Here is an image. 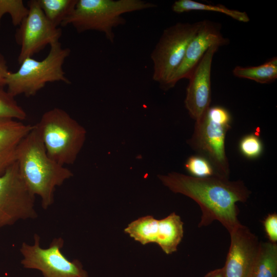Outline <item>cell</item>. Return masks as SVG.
Instances as JSON below:
<instances>
[{"mask_svg": "<svg viewBox=\"0 0 277 277\" xmlns=\"http://www.w3.org/2000/svg\"><path fill=\"white\" fill-rule=\"evenodd\" d=\"M11 118L22 121L27 118L25 110L16 102L14 97L0 86V118Z\"/></svg>", "mask_w": 277, "mask_h": 277, "instance_id": "20", "label": "cell"}, {"mask_svg": "<svg viewBox=\"0 0 277 277\" xmlns=\"http://www.w3.org/2000/svg\"><path fill=\"white\" fill-rule=\"evenodd\" d=\"M231 120L230 113L224 107H210L202 117L195 121L193 134L187 142L197 155L209 161L216 176L227 179L230 169L225 139Z\"/></svg>", "mask_w": 277, "mask_h": 277, "instance_id": "6", "label": "cell"}, {"mask_svg": "<svg viewBox=\"0 0 277 277\" xmlns=\"http://www.w3.org/2000/svg\"><path fill=\"white\" fill-rule=\"evenodd\" d=\"M33 239V245L23 242L20 248L23 267L39 270L44 277H89L80 261H70L62 252V238H54L47 248L41 247L37 234H34Z\"/></svg>", "mask_w": 277, "mask_h": 277, "instance_id": "8", "label": "cell"}, {"mask_svg": "<svg viewBox=\"0 0 277 277\" xmlns=\"http://www.w3.org/2000/svg\"><path fill=\"white\" fill-rule=\"evenodd\" d=\"M219 48L217 46L211 47L188 78L185 106L195 121L200 120L210 107L211 66L213 55Z\"/></svg>", "mask_w": 277, "mask_h": 277, "instance_id": "14", "label": "cell"}, {"mask_svg": "<svg viewBox=\"0 0 277 277\" xmlns=\"http://www.w3.org/2000/svg\"><path fill=\"white\" fill-rule=\"evenodd\" d=\"M124 231L143 245L156 243L169 254L177 250L183 238V222L174 212L161 220L147 215L131 222Z\"/></svg>", "mask_w": 277, "mask_h": 277, "instance_id": "11", "label": "cell"}, {"mask_svg": "<svg viewBox=\"0 0 277 277\" xmlns=\"http://www.w3.org/2000/svg\"><path fill=\"white\" fill-rule=\"evenodd\" d=\"M156 7L143 0H77L73 12L61 26L71 25L78 33L98 31L113 43L114 28L126 23L123 14Z\"/></svg>", "mask_w": 277, "mask_h": 277, "instance_id": "3", "label": "cell"}, {"mask_svg": "<svg viewBox=\"0 0 277 277\" xmlns=\"http://www.w3.org/2000/svg\"><path fill=\"white\" fill-rule=\"evenodd\" d=\"M158 177L172 192L198 204L202 211L199 227L217 221L229 233L241 225L236 203L246 202L251 193L243 181L217 176L196 177L174 172Z\"/></svg>", "mask_w": 277, "mask_h": 277, "instance_id": "1", "label": "cell"}, {"mask_svg": "<svg viewBox=\"0 0 277 277\" xmlns=\"http://www.w3.org/2000/svg\"><path fill=\"white\" fill-rule=\"evenodd\" d=\"M202 22H179L163 31L150 55L152 79L162 89L182 62L189 43Z\"/></svg>", "mask_w": 277, "mask_h": 277, "instance_id": "7", "label": "cell"}, {"mask_svg": "<svg viewBox=\"0 0 277 277\" xmlns=\"http://www.w3.org/2000/svg\"><path fill=\"white\" fill-rule=\"evenodd\" d=\"M264 230L269 241L276 243L277 242V214L270 213L263 221Z\"/></svg>", "mask_w": 277, "mask_h": 277, "instance_id": "24", "label": "cell"}, {"mask_svg": "<svg viewBox=\"0 0 277 277\" xmlns=\"http://www.w3.org/2000/svg\"><path fill=\"white\" fill-rule=\"evenodd\" d=\"M172 10L177 13L191 11H208L223 13L231 18L243 23L249 21L246 12L230 9L222 5H210L199 3L192 0H178L174 2Z\"/></svg>", "mask_w": 277, "mask_h": 277, "instance_id": "17", "label": "cell"}, {"mask_svg": "<svg viewBox=\"0 0 277 277\" xmlns=\"http://www.w3.org/2000/svg\"><path fill=\"white\" fill-rule=\"evenodd\" d=\"M204 277H224L222 268H218L208 272Z\"/></svg>", "mask_w": 277, "mask_h": 277, "instance_id": "26", "label": "cell"}, {"mask_svg": "<svg viewBox=\"0 0 277 277\" xmlns=\"http://www.w3.org/2000/svg\"><path fill=\"white\" fill-rule=\"evenodd\" d=\"M15 162L23 181L33 195L40 197L44 209L53 204L56 187L73 176L47 155L35 125L18 145Z\"/></svg>", "mask_w": 277, "mask_h": 277, "instance_id": "2", "label": "cell"}, {"mask_svg": "<svg viewBox=\"0 0 277 277\" xmlns=\"http://www.w3.org/2000/svg\"><path fill=\"white\" fill-rule=\"evenodd\" d=\"M232 72L235 76L240 78L251 80L261 84L269 83L277 78V58L273 57L258 66H236Z\"/></svg>", "mask_w": 277, "mask_h": 277, "instance_id": "18", "label": "cell"}, {"mask_svg": "<svg viewBox=\"0 0 277 277\" xmlns=\"http://www.w3.org/2000/svg\"><path fill=\"white\" fill-rule=\"evenodd\" d=\"M28 12V7L22 0H0V27L1 19L5 14H9L13 26H18Z\"/></svg>", "mask_w": 277, "mask_h": 277, "instance_id": "21", "label": "cell"}, {"mask_svg": "<svg viewBox=\"0 0 277 277\" xmlns=\"http://www.w3.org/2000/svg\"><path fill=\"white\" fill-rule=\"evenodd\" d=\"M35 126L52 160L64 166L75 162L85 143L86 131L66 111L56 107L50 109Z\"/></svg>", "mask_w": 277, "mask_h": 277, "instance_id": "4", "label": "cell"}, {"mask_svg": "<svg viewBox=\"0 0 277 277\" xmlns=\"http://www.w3.org/2000/svg\"><path fill=\"white\" fill-rule=\"evenodd\" d=\"M230 245L224 277H248L259 254L260 242L255 234L241 224L229 232Z\"/></svg>", "mask_w": 277, "mask_h": 277, "instance_id": "12", "label": "cell"}, {"mask_svg": "<svg viewBox=\"0 0 277 277\" xmlns=\"http://www.w3.org/2000/svg\"><path fill=\"white\" fill-rule=\"evenodd\" d=\"M239 148L242 154L249 159L258 158L263 151V145L255 133L246 135L240 140Z\"/></svg>", "mask_w": 277, "mask_h": 277, "instance_id": "23", "label": "cell"}, {"mask_svg": "<svg viewBox=\"0 0 277 277\" xmlns=\"http://www.w3.org/2000/svg\"><path fill=\"white\" fill-rule=\"evenodd\" d=\"M34 125L11 118H0V175L15 161L16 149Z\"/></svg>", "mask_w": 277, "mask_h": 277, "instance_id": "15", "label": "cell"}, {"mask_svg": "<svg viewBox=\"0 0 277 277\" xmlns=\"http://www.w3.org/2000/svg\"><path fill=\"white\" fill-rule=\"evenodd\" d=\"M228 43V40L223 36L217 24L208 20L203 21L197 32L189 43L182 62L163 90L173 88L182 79H188L211 47H220Z\"/></svg>", "mask_w": 277, "mask_h": 277, "instance_id": "13", "label": "cell"}, {"mask_svg": "<svg viewBox=\"0 0 277 277\" xmlns=\"http://www.w3.org/2000/svg\"><path fill=\"white\" fill-rule=\"evenodd\" d=\"M9 71L7 62L4 56L0 52V86H6V78Z\"/></svg>", "mask_w": 277, "mask_h": 277, "instance_id": "25", "label": "cell"}, {"mask_svg": "<svg viewBox=\"0 0 277 277\" xmlns=\"http://www.w3.org/2000/svg\"><path fill=\"white\" fill-rule=\"evenodd\" d=\"M29 12L18 26L15 34L21 46L18 56L20 64L24 60L43 50L47 45L59 42L62 29L53 25L42 11L37 0L27 2Z\"/></svg>", "mask_w": 277, "mask_h": 277, "instance_id": "10", "label": "cell"}, {"mask_svg": "<svg viewBox=\"0 0 277 277\" xmlns=\"http://www.w3.org/2000/svg\"><path fill=\"white\" fill-rule=\"evenodd\" d=\"M248 277H277V244L261 242L258 255Z\"/></svg>", "mask_w": 277, "mask_h": 277, "instance_id": "16", "label": "cell"}, {"mask_svg": "<svg viewBox=\"0 0 277 277\" xmlns=\"http://www.w3.org/2000/svg\"><path fill=\"white\" fill-rule=\"evenodd\" d=\"M35 197L23 181L15 161L0 175V229L37 217Z\"/></svg>", "mask_w": 277, "mask_h": 277, "instance_id": "9", "label": "cell"}, {"mask_svg": "<svg viewBox=\"0 0 277 277\" xmlns=\"http://www.w3.org/2000/svg\"><path fill=\"white\" fill-rule=\"evenodd\" d=\"M47 18L55 26H61L73 12L77 0H37Z\"/></svg>", "mask_w": 277, "mask_h": 277, "instance_id": "19", "label": "cell"}, {"mask_svg": "<svg viewBox=\"0 0 277 277\" xmlns=\"http://www.w3.org/2000/svg\"><path fill=\"white\" fill-rule=\"evenodd\" d=\"M185 167L191 176L196 177L216 176L214 170L208 160L199 155L190 156Z\"/></svg>", "mask_w": 277, "mask_h": 277, "instance_id": "22", "label": "cell"}, {"mask_svg": "<svg viewBox=\"0 0 277 277\" xmlns=\"http://www.w3.org/2000/svg\"><path fill=\"white\" fill-rule=\"evenodd\" d=\"M50 47L48 55L43 60L26 58L20 64L17 71H9L6 86L9 94L13 97L21 94L30 97L35 95L47 83H71L63 69L65 61L70 53V49L63 48L60 42Z\"/></svg>", "mask_w": 277, "mask_h": 277, "instance_id": "5", "label": "cell"}]
</instances>
